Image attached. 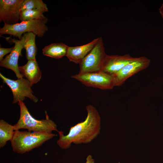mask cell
Masks as SVG:
<instances>
[{"label": "cell", "instance_id": "3957f363", "mask_svg": "<svg viewBox=\"0 0 163 163\" xmlns=\"http://www.w3.org/2000/svg\"><path fill=\"white\" fill-rule=\"evenodd\" d=\"M18 103L20 117L18 122L13 126L14 131L24 129L30 131L48 133H52L54 131L59 132L56 124L49 119L46 111L45 119L37 120L31 116L23 101H19Z\"/></svg>", "mask_w": 163, "mask_h": 163}, {"label": "cell", "instance_id": "7c38bea8", "mask_svg": "<svg viewBox=\"0 0 163 163\" xmlns=\"http://www.w3.org/2000/svg\"><path fill=\"white\" fill-rule=\"evenodd\" d=\"M99 37L85 45L76 46H69L66 55L70 62L79 64L91 51L98 42Z\"/></svg>", "mask_w": 163, "mask_h": 163}, {"label": "cell", "instance_id": "ffe728a7", "mask_svg": "<svg viewBox=\"0 0 163 163\" xmlns=\"http://www.w3.org/2000/svg\"><path fill=\"white\" fill-rule=\"evenodd\" d=\"M85 163H94V159L91 155H89L88 156Z\"/></svg>", "mask_w": 163, "mask_h": 163}, {"label": "cell", "instance_id": "d6986e66", "mask_svg": "<svg viewBox=\"0 0 163 163\" xmlns=\"http://www.w3.org/2000/svg\"><path fill=\"white\" fill-rule=\"evenodd\" d=\"M13 47L10 48H0V61L3 59L4 56L6 54L11 53Z\"/></svg>", "mask_w": 163, "mask_h": 163}, {"label": "cell", "instance_id": "4fadbf2b", "mask_svg": "<svg viewBox=\"0 0 163 163\" xmlns=\"http://www.w3.org/2000/svg\"><path fill=\"white\" fill-rule=\"evenodd\" d=\"M19 69L23 77L29 81L31 86L41 78V72L36 60H28L25 65L19 66Z\"/></svg>", "mask_w": 163, "mask_h": 163}, {"label": "cell", "instance_id": "277c9868", "mask_svg": "<svg viewBox=\"0 0 163 163\" xmlns=\"http://www.w3.org/2000/svg\"><path fill=\"white\" fill-rule=\"evenodd\" d=\"M47 18L44 19H34L21 22L12 25L4 24L0 29L1 35L8 34L18 37L20 39L22 34L27 33H32L39 37H42L48 30L46 24Z\"/></svg>", "mask_w": 163, "mask_h": 163}, {"label": "cell", "instance_id": "5bb4252c", "mask_svg": "<svg viewBox=\"0 0 163 163\" xmlns=\"http://www.w3.org/2000/svg\"><path fill=\"white\" fill-rule=\"evenodd\" d=\"M68 47L62 43H51L42 49V53L44 55L51 58H61L66 56Z\"/></svg>", "mask_w": 163, "mask_h": 163}, {"label": "cell", "instance_id": "9a60e30c", "mask_svg": "<svg viewBox=\"0 0 163 163\" xmlns=\"http://www.w3.org/2000/svg\"><path fill=\"white\" fill-rule=\"evenodd\" d=\"M24 48L26 50V56L27 60H36L37 48L35 43L36 35L31 32L24 34Z\"/></svg>", "mask_w": 163, "mask_h": 163}, {"label": "cell", "instance_id": "ac0fdd59", "mask_svg": "<svg viewBox=\"0 0 163 163\" xmlns=\"http://www.w3.org/2000/svg\"><path fill=\"white\" fill-rule=\"evenodd\" d=\"M40 11L33 10H25L20 11V20L21 22L34 19H44L47 18Z\"/></svg>", "mask_w": 163, "mask_h": 163}, {"label": "cell", "instance_id": "30bf717a", "mask_svg": "<svg viewBox=\"0 0 163 163\" xmlns=\"http://www.w3.org/2000/svg\"><path fill=\"white\" fill-rule=\"evenodd\" d=\"M14 43V46L10 53L1 61H0V66L11 70L15 73L18 79L23 77L21 73L18 65L19 57L21 56V51L24 48V38L22 36L20 39H12Z\"/></svg>", "mask_w": 163, "mask_h": 163}, {"label": "cell", "instance_id": "5b68a950", "mask_svg": "<svg viewBox=\"0 0 163 163\" xmlns=\"http://www.w3.org/2000/svg\"><path fill=\"white\" fill-rule=\"evenodd\" d=\"M107 55L103 40L100 37L92 50L79 64L80 70L78 73L101 72Z\"/></svg>", "mask_w": 163, "mask_h": 163}, {"label": "cell", "instance_id": "44dd1931", "mask_svg": "<svg viewBox=\"0 0 163 163\" xmlns=\"http://www.w3.org/2000/svg\"><path fill=\"white\" fill-rule=\"evenodd\" d=\"M159 11L161 17L163 18V4L159 8Z\"/></svg>", "mask_w": 163, "mask_h": 163}, {"label": "cell", "instance_id": "2e32d148", "mask_svg": "<svg viewBox=\"0 0 163 163\" xmlns=\"http://www.w3.org/2000/svg\"><path fill=\"white\" fill-rule=\"evenodd\" d=\"M14 131L13 126L2 120H0V147L3 148L8 141L12 139Z\"/></svg>", "mask_w": 163, "mask_h": 163}, {"label": "cell", "instance_id": "e0dca14e", "mask_svg": "<svg viewBox=\"0 0 163 163\" xmlns=\"http://www.w3.org/2000/svg\"><path fill=\"white\" fill-rule=\"evenodd\" d=\"M25 10H33L44 13L48 11L46 5L42 0H24L20 11Z\"/></svg>", "mask_w": 163, "mask_h": 163}, {"label": "cell", "instance_id": "6da1fadb", "mask_svg": "<svg viewBox=\"0 0 163 163\" xmlns=\"http://www.w3.org/2000/svg\"><path fill=\"white\" fill-rule=\"evenodd\" d=\"M87 116L84 121L70 127L69 133L64 135L58 132L59 137L57 143L62 149L69 148L73 143L76 145L89 143L96 138L101 129V118L96 109L89 105L86 107Z\"/></svg>", "mask_w": 163, "mask_h": 163}, {"label": "cell", "instance_id": "8fae6325", "mask_svg": "<svg viewBox=\"0 0 163 163\" xmlns=\"http://www.w3.org/2000/svg\"><path fill=\"white\" fill-rule=\"evenodd\" d=\"M134 58L129 54L122 56L107 55L101 71L112 76L132 60Z\"/></svg>", "mask_w": 163, "mask_h": 163}, {"label": "cell", "instance_id": "7a4b0ae2", "mask_svg": "<svg viewBox=\"0 0 163 163\" xmlns=\"http://www.w3.org/2000/svg\"><path fill=\"white\" fill-rule=\"evenodd\" d=\"M55 136L56 135L53 133L18 130L15 131L11 142L13 151L22 154L39 147Z\"/></svg>", "mask_w": 163, "mask_h": 163}, {"label": "cell", "instance_id": "ba28073f", "mask_svg": "<svg viewBox=\"0 0 163 163\" xmlns=\"http://www.w3.org/2000/svg\"><path fill=\"white\" fill-rule=\"evenodd\" d=\"M150 63V59L145 56L134 57L120 70L112 76L114 86H120L129 78L148 67Z\"/></svg>", "mask_w": 163, "mask_h": 163}, {"label": "cell", "instance_id": "9c48e42d", "mask_svg": "<svg viewBox=\"0 0 163 163\" xmlns=\"http://www.w3.org/2000/svg\"><path fill=\"white\" fill-rule=\"evenodd\" d=\"M24 0H0V22L12 25L18 23Z\"/></svg>", "mask_w": 163, "mask_h": 163}, {"label": "cell", "instance_id": "52a82bcc", "mask_svg": "<svg viewBox=\"0 0 163 163\" xmlns=\"http://www.w3.org/2000/svg\"><path fill=\"white\" fill-rule=\"evenodd\" d=\"M0 77L11 91L14 98L13 104L16 103L19 101H23L25 97H28L35 103L38 101V99L33 95L32 86L27 79L22 78L13 80L5 77L1 73Z\"/></svg>", "mask_w": 163, "mask_h": 163}, {"label": "cell", "instance_id": "8992f818", "mask_svg": "<svg viewBox=\"0 0 163 163\" xmlns=\"http://www.w3.org/2000/svg\"><path fill=\"white\" fill-rule=\"evenodd\" d=\"M71 78L87 86L102 90L111 89L115 87L112 76L101 71L78 73L72 76Z\"/></svg>", "mask_w": 163, "mask_h": 163}]
</instances>
